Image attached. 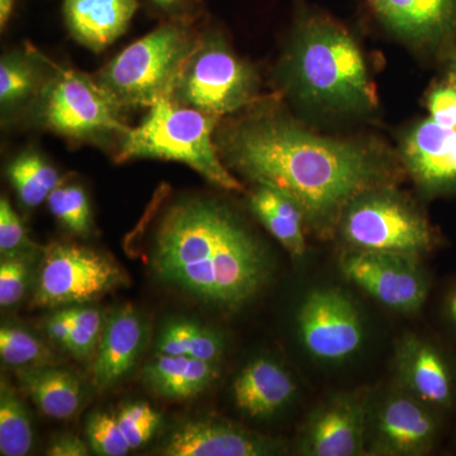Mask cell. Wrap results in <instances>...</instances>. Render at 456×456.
<instances>
[{"mask_svg": "<svg viewBox=\"0 0 456 456\" xmlns=\"http://www.w3.org/2000/svg\"><path fill=\"white\" fill-rule=\"evenodd\" d=\"M7 175L20 203L27 208L40 206L60 185L59 171L44 156L32 150L20 152L12 160Z\"/></svg>", "mask_w": 456, "mask_h": 456, "instance_id": "obj_26", "label": "cell"}, {"mask_svg": "<svg viewBox=\"0 0 456 456\" xmlns=\"http://www.w3.org/2000/svg\"><path fill=\"white\" fill-rule=\"evenodd\" d=\"M16 375L20 389L51 419H70L82 404L79 379L65 369L53 364L35 365L18 368Z\"/></svg>", "mask_w": 456, "mask_h": 456, "instance_id": "obj_23", "label": "cell"}, {"mask_svg": "<svg viewBox=\"0 0 456 456\" xmlns=\"http://www.w3.org/2000/svg\"><path fill=\"white\" fill-rule=\"evenodd\" d=\"M303 346L320 362H340L364 344L362 318L346 294L323 288L308 294L298 314Z\"/></svg>", "mask_w": 456, "mask_h": 456, "instance_id": "obj_11", "label": "cell"}, {"mask_svg": "<svg viewBox=\"0 0 456 456\" xmlns=\"http://www.w3.org/2000/svg\"><path fill=\"white\" fill-rule=\"evenodd\" d=\"M117 421H118L119 428L125 436L127 432L140 428V426L154 424V422L161 424V416L149 403L137 402V403L122 407L117 415Z\"/></svg>", "mask_w": 456, "mask_h": 456, "instance_id": "obj_35", "label": "cell"}, {"mask_svg": "<svg viewBox=\"0 0 456 456\" xmlns=\"http://www.w3.org/2000/svg\"><path fill=\"white\" fill-rule=\"evenodd\" d=\"M71 316L70 310L55 312L53 316L47 318L46 332L51 340L55 341L60 347L69 351L71 338Z\"/></svg>", "mask_w": 456, "mask_h": 456, "instance_id": "obj_37", "label": "cell"}, {"mask_svg": "<svg viewBox=\"0 0 456 456\" xmlns=\"http://www.w3.org/2000/svg\"><path fill=\"white\" fill-rule=\"evenodd\" d=\"M36 307L84 305L127 284V274L107 255L70 242H53L44 248Z\"/></svg>", "mask_w": 456, "mask_h": 456, "instance_id": "obj_9", "label": "cell"}, {"mask_svg": "<svg viewBox=\"0 0 456 456\" xmlns=\"http://www.w3.org/2000/svg\"><path fill=\"white\" fill-rule=\"evenodd\" d=\"M200 33L194 22L167 20L126 47L95 75L122 112L169 97Z\"/></svg>", "mask_w": 456, "mask_h": 456, "instance_id": "obj_5", "label": "cell"}, {"mask_svg": "<svg viewBox=\"0 0 456 456\" xmlns=\"http://www.w3.org/2000/svg\"><path fill=\"white\" fill-rule=\"evenodd\" d=\"M336 230L353 250L421 257L435 248L424 213L393 185L359 194L342 212Z\"/></svg>", "mask_w": 456, "mask_h": 456, "instance_id": "obj_8", "label": "cell"}, {"mask_svg": "<svg viewBox=\"0 0 456 456\" xmlns=\"http://www.w3.org/2000/svg\"><path fill=\"white\" fill-rule=\"evenodd\" d=\"M443 314L450 331L456 338V281L454 284L450 285L449 289L446 290L445 297H444Z\"/></svg>", "mask_w": 456, "mask_h": 456, "instance_id": "obj_39", "label": "cell"}, {"mask_svg": "<svg viewBox=\"0 0 456 456\" xmlns=\"http://www.w3.org/2000/svg\"><path fill=\"white\" fill-rule=\"evenodd\" d=\"M16 0H0V28H7L12 14H13Z\"/></svg>", "mask_w": 456, "mask_h": 456, "instance_id": "obj_40", "label": "cell"}, {"mask_svg": "<svg viewBox=\"0 0 456 456\" xmlns=\"http://www.w3.org/2000/svg\"><path fill=\"white\" fill-rule=\"evenodd\" d=\"M33 254L2 257L0 264V305L13 307L22 301L32 278Z\"/></svg>", "mask_w": 456, "mask_h": 456, "instance_id": "obj_32", "label": "cell"}, {"mask_svg": "<svg viewBox=\"0 0 456 456\" xmlns=\"http://www.w3.org/2000/svg\"><path fill=\"white\" fill-rule=\"evenodd\" d=\"M218 375V362L158 353L143 368L141 379L160 397L188 399L207 391Z\"/></svg>", "mask_w": 456, "mask_h": 456, "instance_id": "obj_21", "label": "cell"}, {"mask_svg": "<svg viewBox=\"0 0 456 456\" xmlns=\"http://www.w3.org/2000/svg\"><path fill=\"white\" fill-rule=\"evenodd\" d=\"M281 90L299 106L331 114H369L377 95L353 33L321 12L302 9L277 69Z\"/></svg>", "mask_w": 456, "mask_h": 456, "instance_id": "obj_3", "label": "cell"}, {"mask_svg": "<svg viewBox=\"0 0 456 456\" xmlns=\"http://www.w3.org/2000/svg\"><path fill=\"white\" fill-rule=\"evenodd\" d=\"M146 332L143 318L130 305L108 314L92 369L97 388H110L130 373L145 347Z\"/></svg>", "mask_w": 456, "mask_h": 456, "instance_id": "obj_18", "label": "cell"}, {"mask_svg": "<svg viewBox=\"0 0 456 456\" xmlns=\"http://www.w3.org/2000/svg\"><path fill=\"white\" fill-rule=\"evenodd\" d=\"M51 213L60 224L79 236L92 232L93 217L89 198L80 185H61L47 198Z\"/></svg>", "mask_w": 456, "mask_h": 456, "instance_id": "obj_29", "label": "cell"}, {"mask_svg": "<svg viewBox=\"0 0 456 456\" xmlns=\"http://www.w3.org/2000/svg\"><path fill=\"white\" fill-rule=\"evenodd\" d=\"M410 255L355 251L342 256L341 272L384 307L399 314L419 311L428 299L430 283Z\"/></svg>", "mask_w": 456, "mask_h": 456, "instance_id": "obj_10", "label": "cell"}, {"mask_svg": "<svg viewBox=\"0 0 456 456\" xmlns=\"http://www.w3.org/2000/svg\"><path fill=\"white\" fill-rule=\"evenodd\" d=\"M69 310L73 323L69 353L73 354L74 358L89 360L94 355L103 331V314L97 308L80 307V305Z\"/></svg>", "mask_w": 456, "mask_h": 456, "instance_id": "obj_30", "label": "cell"}, {"mask_svg": "<svg viewBox=\"0 0 456 456\" xmlns=\"http://www.w3.org/2000/svg\"><path fill=\"white\" fill-rule=\"evenodd\" d=\"M86 434L90 449L101 456H125L131 452L123 436L117 416L108 412L92 413L86 419Z\"/></svg>", "mask_w": 456, "mask_h": 456, "instance_id": "obj_31", "label": "cell"}, {"mask_svg": "<svg viewBox=\"0 0 456 456\" xmlns=\"http://www.w3.org/2000/svg\"><path fill=\"white\" fill-rule=\"evenodd\" d=\"M369 407L356 395H338L314 408L299 452L308 456H358L368 452Z\"/></svg>", "mask_w": 456, "mask_h": 456, "instance_id": "obj_13", "label": "cell"}, {"mask_svg": "<svg viewBox=\"0 0 456 456\" xmlns=\"http://www.w3.org/2000/svg\"><path fill=\"white\" fill-rule=\"evenodd\" d=\"M444 415L402 389L369 411L368 446L378 455H426L439 443Z\"/></svg>", "mask_w": 456, "mask_h": 456, "instance_id": "obj_12", "label": "cell"}, {"mask_svg": "<svg viewBox=\"0 0 456 456\" xmlns=\"http://www.w3.org/2000/svg\"><path fill=\"white\" fill-rule=\"evenodd\" d=\"M150 256L159 281L218 310L244 307L270 274L268 253L253 231L209 198L169 204L156 224Z\"/></svg>", "mask_w": 456, "mask_h": 456, "instance_id": "obj_2", "label": "cell"}, {"mask_svg": "<svg viewBox=\"0 0 456 456\" xmlns=\"http://www.w3.org/2000/svg\"><path fill=\"white\" fill-rule=\"evenodd\" d=\"M137 0H64V18L75 41L102 53L127 31Z\"/></svg>", "mask_w": 456, "mask_h": 456, "instance_id": "obj_19", "label": "cell"}, {"mask_svg": "<svg viewBox=\"0 0 456 456\" xmlns=\"http://www.w3.org/2000/svg\"><path fill=\"white\" fill-rule=\"evenodd\" d=\"M260 77L253 65L231 49L217 29L200 33L170 98L213 116H231L259 97Z\"/></svg>", "mask_w": 456, "mask_h": 456, "instance_id": "obj_7", "label": "cell"}, {"mask_svg": "<svg viewBox=\"0 0 456 456\" xmlns=\"http://www.w3.org/2000/svg\"><path fill=\"white\" fill-rule=\"evenodd\" d=\"M402 389L446 416L456 408V356L443 345L408 336L397 351Z\"/></svg>", "mask_w": 456, "mask_h": 456, "instance_id": "obj_14", "label": "cell"}, {"mask_svg": "<svg viewBox=\"0 0 456 456\" xmlns=\"http://www.w3.org/2000/svg\"><path fill=\"white\" fill-rule=\"evenodd\" d=\"M27 112L36 127L73 142H121L131 128L94 77L55 62Z\"/></svg>", "mask_w": 456, "mask_h": 456, "instance_id": "obj_6", "label": "cell"}, {"mask_svg": "<svg viewBox=\"0 0 456 456\" xmlns=\"http://www.w3.org/2000/svg\"><path fill=\"white\" fill-rule=\"evenodd\" d=\"M51 61L27 45L23 50L4 53L0 60V108L3 117L11 118L26 112L37 97L47 75Z\"/></svg>", "mask_w": 456, "mask_h": 456, "instance_id": "obj_22", "label": "cell"}, {"mask_svg": "<svg viewBox=\"0 0 456 456\" xmlns=\"http://www.w3.org/2000/svg\"><path fill=\"white\" fill-rule=\"evenodd\" d=\"M428 110L432 121L444 127L456 128V86L446 79L437 84L428 97Z\"/></svg>", "mask_w": 456, "mask_h": 456, "instance_id": "obj_34", "label": "cell"}, {"mask_svg": "<svg viewBox=\"0 0 456 456\" xmlns=\"http://www.w3.org/2000/svg\"><path fill=\"white\" fill-rule=\"evenodd\" d=\"M46 454L49 456H86L89 455V449L80 437L64 434L51 441Z\"/></svg>", "mask_w": 456, "mask_h": 456, "instance_id": "obj_38", "label": "cell"}, {"mask_svg": "<svg viewBox=\"0 0 456 456\" xmlns=\"http://www.w3.org/2000/svg\"><path fill=\"white\" fill-rule=\"evenodd\" d=\"M387 28L422 49L437 50L456 40V0H367Z\"/></svg>", "mask_w": 456, "mask_h": 456, "instance_id": "obj_16", "label": "cell"}, {"mask_svg": "<svg viewBox=\"0 0 456 456\" xmlns=\"http://www.w3.org/2000/svg\"><path fill=\"white\" fill-rule=\"evenodd\" d=\"M446 79L456 86V49L450 50L448 60H446Z\"/></svg>", "mask_w": 456, "mask_h": 456, "instance_id": "obj_41", "label": "cell"}, {"mask_svg": "<svg viewBox=\"0 0 456 456\" xmlns=\"http://www.w3.org/2000/svg\"><path fill=\"white\" fill-rule=\"evenodd\" d=\"M158 353L185 355L220 362L224 354V338L215 330L189 320L170 321L156 340Z\"/></svg>", "mask_w": 456, "mask_h": 456, "instance_id": "obj_25", "label": "cell"}, {"mask_svg": "<svg viewBox=\"0 0 456 456\" xmlns=\"http://www.w3.org/2000/svg\"><path fill=\"white\" fill-rule=\"evenodd\" d=\"M0 356L3 362L13 368L53 364L55 356L40 338L16 325L0 329Z\"/></svg>", "mask_w": 456, "mask_h": 456, "instance_id": "obj_28", "label": "cell"}, {"mask_svg": "<svg viewBox=\"0 0 456 456\" xmlns=\"http://www.w3.org/2000/svg\"><path fill=\"white\" fill-rule=\"evenodd\" d=\"M215 141L228 170L292 197L320 235L338 228L354 198L401 174L379 143L320 136L269 98L221 119Z\"/></svg>", "mask_w": 456, "mask_h": 456, "instance_id": "obj_1", "label": "cell"}, {"mask_svg": "<svg viewBox=\"0 0 456 456\" xmlns=\"http://www.w3.org/2000/svg\"><path fill=\"white\" fill-rule=\"evenodd\" d=\"M401 160L425 196L456 194V128L417 123L401 141Z\"/></svg>", "mask_w": 456, "mask_h": 456, "instance_id": "obj_15", "label": "cell"}, {"mask_svg": "<svg viewBox=\"0 0 456 456\" xmlns=\"http://www.w3.org/2000/svg\"><path fill=\"white\" fill-rule=\"evenodd\" d=\"M275 441L224 419H200L174 428L161 454L167 456H263L278 452Z\"/></svg>", "mask_w": 456, "mask_h": 456, "instance_id": "obj_17", "label": "cell"}, {"mask_svg": "<svg viewBox=\"0 0 456 456\" xmlns=\"http://www.w3.org/2000/svg\"><path fill=\"white\" fill-rule=\"evenodd\" d=\"M167 20L196 22L202 13V0H150Z\"/></svg>", "mask_w": 456, "mask_h": 456, "instance_id": "obj_36", "label": "cell"}, {"mask_svg": "<svg viewBox=\"0 0 456 456\" xmlns=\"http://www.w3.org/2000/svg\"><path fill=\"white\" fill-rule=\"evenodd\" d=\"M36 246L26 226L5 197L0 200V253L2 257L32 254Z\"/></svg>", "mask_w": 456, "mask_h": 456, "instance_id": "obj_33", "label": "cell"}, {"mask_svg": "<svg viewBox=\"0 0 456 456\" xmlns=\"http://www.w3.org/2000/svg\"><path fill=\"white\" fill-rule=\"evenodd\" d=\"M33 428L26 404L5 379L0 383V455L25 456L31 452Z\"/></svg>", "mask_w": 456, "mask_h": 456, "instance_id": "obj_27", "label": "cell"}, {"mask_svg": "<svg viewBox=\"0 0 456 456\" xmlns=\"http://www.w3.org/2000/svg\"><path fill=\"white\" fill-rule=\"evenodd\" d=\"M297 392L293 378L273 360L259 358L242 369L233 382V399L245 415L261 419L277 413Z\"/></svg>", "mask_w": 456, "mask_h": 456, "instance_id": "obj_20", "label": "cell"}, {"mask_svg": "<svg viewBox=\"0 0 456 456\" xmlns=\"http://www.w3.org/2000/svg\"><path fill=\"white\" fill-rule=\"evenodd\" d=\"M221 117L184 106L164 97L149 108L136 128L123 136L116 161L159 159L184 164L207 182L227 191H242L241 183L228 170L216 146Z\"/></svg>", "mask_w": 456, "mask_h": 456, "instance_id": "obj_4", "label": "cell"}, {"mask_svg": "<svg viewBox=\"0 0 456 456\" xmlns=\"http://www.w3.org/2000/svg\"><path fill=\"white\" fill-rule=\"evenodd\" d=\"M248 200L251 212L270 235L288 253L302 257L307 250L305 235L307 220L302 207L284 191L268 185H255Z\"/></svg>", "mask_w": 456, "mask_h": 456, "instance_id": "obj_24", "label": "cell"}]
</instances>
